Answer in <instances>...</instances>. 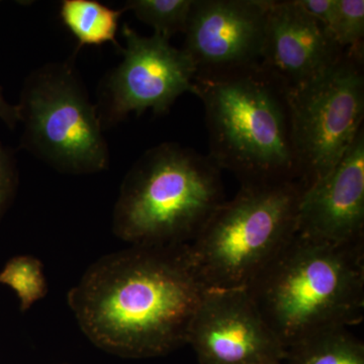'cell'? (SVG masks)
Returning <instances> with one entry per match:
<instances>
[{
	"label": "cell",
	"mask_w": 364,
	"mask_h": 364,
	"mask_svg": "<svg viewBox=\"0 0 364 364\" xmlns=\"http://www.w3.org/2000/svg\"><path fill=\"white\" fill-rule=\"evenodd\" d=\"M287 364H364V344L348 328L328 330L287 350Z\"/></svg>",
	"instance_id": "obj_13"
},
{
	"label": "cell",
	"mask_w": 364,
	"mask_h": 364,
	"mask_svg": "<svg viewBox=\"0 0 364 364\" xmlns=\"http://www.w3.org/2000/svg\"><path fill=\"white\" fill-rule=\"evenodd\" d=\"M272 0H193L183 50L196 74L260 63Z\"/></svg>",
	"instance_id": "obj_10"
},
{
	"label": "cell",
	"mask_w": 364,
	"mask_h": 364,
	"mask_svg": "<svg viewBox=\"0 0 364 364\" xmlns=\"http://www.w3.org/2000/svg\"><path fill=\"white\" fill-rule=\"evenodd\" d=\"M344 51L298 0H272L261 64L289 88L322 73Z\"/></svg>",
	"instance_id": "obj_12"
},
{
	"label": "cell",
	"mask_w": 364,
	"mask_h": 364,
	"mask_svg": "<svg viewBox=\"0 0 364 364\" xmlns=\"http://www.w3.org/2000/svg\"><path fill=\"white\" fill-rule=\"evenodd\" d=\"M123 35V61L105 85V121L116 123L147 109L165 114L183 93L195 95L196 68L183 50L157 33L139 35L128 25Z\"/></svg>",
	"instance_id": "obj_8"
},
{
	"label": "cell",
	"mask_w": 364,
	"mask_h": 364,
	"mask_svg": "<svg viewBox=\"0 0 364 364\" xmlns=\"http://www.w3.org/2000/svg\"><path fill=\"white\" fill-rule=\"evenodd\" d=\"M123 9H109L95 0H64L60 16L80 46H102L117 42L119 21Z\"/></svg>",
	"instance_id": "obj_14"
},
{
	"label": "cell",
	"mask_w": 364,
	"mask_h": 364,
	"mask_svg": "<svg viewBox=\"0 0 364 364\" xmlns=\"http://www.w3.org/2000/svg\"><path fill=\"white\" fill-rule=\"evenodd\" d=\"M208 156L241 186L299 182L289 86L262 64L196 74Z\"/></svg>",
	"instance_id": "obj_2"
},
{
	"label": "cell",
	"mask_w": 364,
	"mask_h": 364,
	"mask_svg": "<svg viewBox=\"0 0 364 364\" xmlns=\"http://www.w3.org/2000/svg\"><path fill=\"white\" fill-rule=\"evenodd\" d=\"M207 289L188 244L132 246L90 265L67 301L93 344L122 358H147L188 344Z\"/></svg>",
	"instance_id": "obj_1"
},
{
	"label": "cell",
	"mask_w": 364,
	"mask_h": 364,
	"mask_svg": "<svg viewBox=\"0 0 364 364\" xmlns=\"http://www.w3.org/2000/svg\"><path fill=\"white\" fill-rule=\"evenodd\" d=\"M299 182L308 189L331 171L363 128L364 51L345 50L338 61L289 88Z\"/></svg>",
	"instance_id": "obj_7"
},
{
	"label": "cell",
	"mask_w": 364,
	"mask_h": 364,
	"mask_svg": "<svg viewBox=\"0 0 364 364\" xmlns=\"http://www.w3.org/2000/svg\"><path fill=\"white\" fill-rule=\"evenodd\" d=\"M188 344L200 364H272L287 356L246 289H208Z\"/></svg>",
	"instance_id": "obj_9"
},
{
	"label": "cell",
	"mask_w": 364,
	"mask_h": 364,
	"mask_svg": "<svg viewBox=\"0 0 364 364\" xmlns=\"http://www.w3.org/2000/svg\"><path fill=\"white\" fill-rule=\"evenodd\" d=\"M18 184V174L14 157L0 143V218L13 200Z\"/></svg>",
	"instance_id": "obj_18"
},
{
	"label": "cell",
	"mask_w": 364,
	"mask_h": 364,
	"mask_svg": "<svg viewBox=\"0 0 364 364\" xmlns=\"http://www.w3.org/2000/svg\"><path fill=\"white\" fill-rule=\"evenodd\" d=\"M193 0H130L123 11H131L143 23L154 28V33L170 39L186 32Z\"/></svg>",
	"instance_id": "obj_15"
},
{
	"label": "cell",
	"mask_w": 364,
	"mask_h": 364,
	"mask_svg": "<svg viewBox=\"0 0 364 364\" xmlns=\"http://www.w3.org/2000/svg\"><path fill=\"white\" fill-rule=\"evenodd\" d=\"M222 170L208 155L162 143L136 160L114 205V234L133 246L189 244L225 202Z\"/></svg>",
	"instance_id": "obj_4"
},
{
	"label": "cell",
	"mask_w": 364,
	"mask_h": 364,
	"mask_svg": "<svg viewBox=\"0 0 364 364\" xmlns=\"http://www.w3.org/2000/svg\"><path fill=\"white\" fill-rule=\"evenodd\" d=\"M0 284L14 291L20 299L21 311H28L48 293L42 262L31 255L11 258L0 272Z\"/></svg>",
	"instance_id": "obj_16"
},
{
	"label": "cell",
	"mask_w": 364,
	"mask_h": 364,
	"mask_svg": "<svg viewBox=\"0 0 364 364\" xmlns=\"http://www.w3.org/2000/svg\"><path fill=\"white\" fill-rule=\"evenodd\" d=\"M0 119L11 129H14L16 124L18 123L16 105H9L7 102V100L4 97L1 88H0Z\"/></svg>",
	"instance_id": "obj_19"
},
{
	"label": "cell",
	"mask_w": 364,
	"mask_h": 364,
	"mask_svg": "<svg viewBox=\"0 0 364 364\" xmlns=\"http://www.w3.org/2000/svg\"><path fill=\"white\" fill-rule=\"evenodd\" d=\"M245 289L286 350L317 333L360 324L364 241L332 243L296 232Z\"/></svg>",
	"instance_id": "obj_3"
},
{
	"label": "cell",
	"mask_w": 364,
	"mask_h": 364,
	"mask_svg": "<svg viewBox=\"0 0 364 364\" xmlns=\"http://www.w3.org/2000/svg\"><path fill=\"white\" fill-rule=\"evenodd\" d=\"M305 188L296 181L241 186L188 244L208 289H245L298 228Z\"/></svg>",
	"instance_id": "obj_5"
},
{
	"label": "cell",
	"mask_w": 364,
	"mask_h": 364,
	"mask_svg": "<svg viewBox=\"0 0 364 364\" xmlns=\"http://www.w3.org/2000/svg\"><path fill=\"white\" fill-rule=\"evenodd\" d=\"M23 146L60 172L91 174L109 167L100 111L71 64L32 72L16 105Z\"/></svg>",
	"instance_id": "obj_6"
},
{
	"label": "cell",
	"mask_w": 364,
	"mask_h": 364,
	"mask_svg": "<svg viewBox=\"0 0 364 364\" xmlns=\"http://www.w3.org/2000/svg\"><path fill=\"white\" fill-rule=\"evenodd\" d=\"M296 232L332 243L364 241V129L334 168L304 191Z\"/></svg>",
	"instance_id": "obj_11"
},
{
	"label": "cell",
	"mask_w": 364,
	"mask_h": 364,
	"mask_svg": "<svg viewBox=\"0 0 364 364\" xmlns=\"http://www.w3.org/2000/svg\"><path fill=\"white\" fill-rule=\"evenodd\" d=\"M272 364H287L286 361H279V363H274Z\"/></svg>",
	"instance_id": "obj_20"
},
{
	"label": "cell",
	"mask_w": 364,
	"mask_h": 364,
	"mask_svg": "<svg viewBox=\"0 0 364 364\" xmlns=\"http://www.w3.org/2000/svg\"><path fill=\"white\" fill-rule=\"evenodd\" d=\"M325 28L342 49L364 51L363 0H335Z\"/></svg>",
	"instance_id": "obj_17"
}]
</instances>
